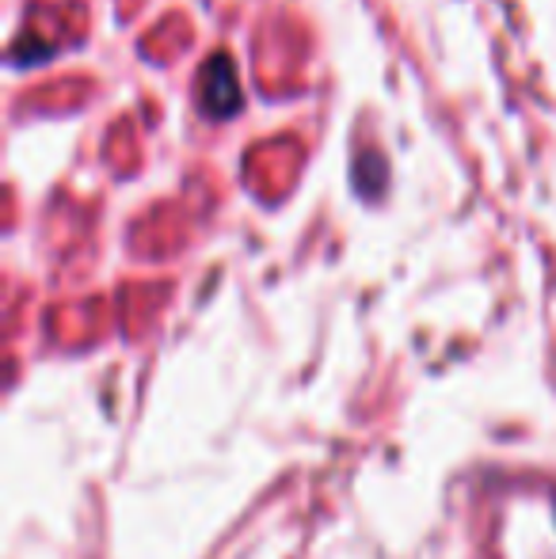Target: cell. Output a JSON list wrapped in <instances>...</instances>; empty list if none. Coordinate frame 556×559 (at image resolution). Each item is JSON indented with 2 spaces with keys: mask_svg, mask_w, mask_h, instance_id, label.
Here are the masks:
<instances>
[{
  "mask_svg": "<svg viewBox=\"0 0 556 559\" xmlns=\"http://www.w3.org/2000/svg\"><path fill=\"white\" fill-rule=\"evenodd\" d=\"M199 107L206 118L214 122H225L245 107V92H240V76L233 69L229 53H210L202 61V73H199Z\"/></svg>",
  "mask_w": 556,
  "mask_h": 559,
  "instance_id": "cell-1",
  "label": "cell"
}]
</instances>
